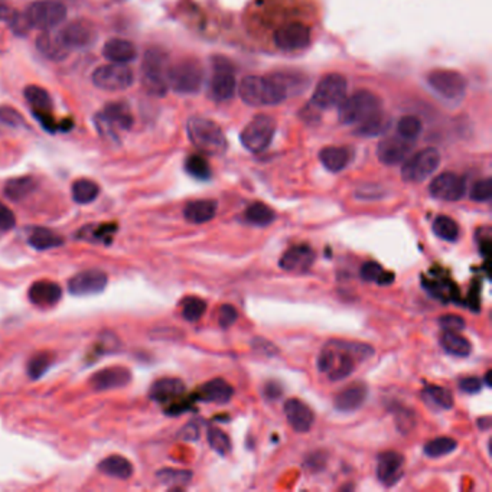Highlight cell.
Masks as SVG:
<instances>
[{
	"label": "cell",
	"mask_w": 492,
	"mask_h": 492,
	"mask_svg": "<svg viewBox=\"0 0 492 492\" xmlns=\"http://www.w3.org/2000/svg\"><path fill=\"white\" fill-rule=\"evenodd\" d=\"M374 355V348L361 342L330 341L318 357V370L332 381L351 375L357 366Z\"/></svg>",
	"instance_id": "1"
},
{
	"label": "cell",
	"mask_w": 492,
	"mask_h": 492,
	"mask_svg": "<svg viewBox=\"0 0 492 492\" xmlns=\"http://www.w3.org/2000/svg\"><path fill=\"white\" fill-rule=\"evenodd\" d=\"M169 70V55L163 49H147L142 62V84L147 94L163 97L168 93Z\"/></svg>",
	"instance_id": "2"
},
{
	"label": "cell",
	"mask_w": 492,
	"mask_h": 492,
	"mask_svg": "<svg viewBox=\"0 0 492 492\" xmlns=\"http://www.w3.org/2000/svg\"><path fill=\"white\" fill-rule=\"evenodd\" d=\"M238 94L244 103L249 106H276L287 97L285 88L270 77L249 75L241 79Z\"/></svg>",
	"instance_id": "3"
},
{
	"label": "cell",
	"mask_w": 492,
	"mask_h": 492,
	"mask_svg": "<svg viewBox=\"0 0 492 492\" xmlns=\"http://www.w3.org/2000/svg\"><path fill=\"white\" fill-rule=\"evenodd\" d=\"M187 132L191 143L205 155H223L227 149V139L223 130L212 120L192 117L188 122Z\"/></svg>",
	"instance_id": "4"
},
{
	"label": "cell",
	"mask_w": 492,
	"mask_h": 492,
	"mask_svg": "<svg viewBox=\"0 0 492 492\" xmlns=\"http://www.w3.org/2000/svg\"><path fill=\"white\" fill-rule=\"evenodd\" d=\"M379 111H381L380 98L371 91L359 90L341 102L339 122L343 124H361Z\"/></svg>",
	"instance_id": "5"
},
{
	"label": "cell",
	"mask_w": 492,
	"mask_h": 492,
	"mask_svg": "<svg viewBox=\"0 0 492 492\" xmlns=\"http://www.w3.org/2000/svg\"><path fill=\"white\" fill-rule=\"evenodd\" d=\"M204 71L196 59H182L169 70V87L179 94H195L201 90Z\"/></svg>",
	"instance_id": "6"
},
{
	"label": "cell",
	"mask_w": 492,
	"mask_h": 492,
	"mask_svg": "<svg viewBox=\"0 0 492 492\" xmlns=\"http://www.w3.org/2000/svg\"><path fill=\"white\" fill-rule=\"evenodd\" d=\"M25 18L30 28L51 30L67 18V8L58 0H38L28 8Z\"/></svg>",
	"instance_id": "7"
},
{
	"label": "cell",
	"mask_w": 492,
	"mask_h": 492,
	"mask_svg": "<svg viewBox=\"0 0 492 492\" xmlns=\"http://www.w3.org/2000/svg\"><path fill=\"white\" fill-rule=\"evenodd\" d=\"M276 130V123L270 116H256L241 132V143L249 152L260 153L266 151Z\"/></svg>",
	"instance_id": "8"
},
{
	"label": "cell",
	"mask_w": 492,
	"mask_h": 492,
	"mask_svg": "<svg viewBox=\"0 0 492 492\" xmlns=\"http://www.w3.org/2000/svg\"><path fill=\"white\" fill-rule=\"evenodd\" d=\"M440 155L435 147H426V149L415 153L408 158L401 168V178L406 182H423L439 168Z\"/></svg>",
	"instance_id": "9"
},
{
	"label": "cell",
	"mask_w": 492,
	"mask_h": 492,
	"mask_svg": "<svg viewBox=\"0 0 492 492\" xmlns=\"http://www.w3.org/2000/svg\"><path fill=\"white\" fill-rule=\"evenodd\" d=\"M93 83L97 88L104 91H123L133 86L135 74L124 64L113 62L94 71Z\"/></svg>",
	"instance_id": "10"
},
{
	"label": "cell",
	"mask_w": 492,
	"mask_h": 492,
	"mask_svg": "<svg viewBox=\"0 0 492 492\" xmlns=\"http://www.w3.org/2000/svg\"><path fill=\"white\" fill-rule=\"evenodd\" d=\"M347 94V81L341 74L325 75L315 88L312 102L319 108H332L339 106Z\"/></svg>",
	"instance_id": "11"
},
{
	"label": "cell",
	"mask_w": 492,
	"mask_h": 492,
	"mask_svg": "<svg viewBox=\"0 0 492 492\" xmlns=\"http://www.w3.org/2000/svg\"><path fill=\"white\" fill-rule=\"evenodd\" d=\"M237 90L234 68L225 58L214 59V77L209 84V94L217 102H227L233 98Z\"/></svg>",
	"instance_id": "12"
},
{
	"label": "cell",
	"mask_w": 492,
	"mask_h": 492,
	"mask_svg": "<svg viewBox=\"0 0 492 492\" xmlns=\"http://www.w3.org/2000/svg\"><path fill=\"white\" fill-rule=\"evenodd\" d=\"M429 86L442 97L448 100H457L461 98L468 87L466 78L457 71L452 70H436L428 77Z\"/></svg>",
	"instance_id": "13"
},
{
	"label": "cell",
	"mask_w": 492,
	"mask_h": 492,
	"mask_svg": "<svg viewBox=\"0 0 492 492\" xmlns=\"http://www.w3.org/2000/svg\"><path fill=\"white\" fill-rule=\"evenodd\" d=\"M95 124L100 132L108 138L114 136V130L122 129L129 130L133 126V116L130 113V108L124 103H110L103 111L98 114L95 119Z\"/></svg>",
	"instance_id": "14"
},
{
	"label": "cell",
	"mask_w": 492,
	"mask_h": 492,
	"mask_svg": "<svg viewBox=\"0 0 492 492\" xmlns=\"http://www.w3.org/2000/svg\"><path fill=\"white\" fill-rule=\"evenodd\" d=\"M429 191L436 200L455 202L464 198L466 192V182L462 176L453 172H445L432 180Z\"/></svg>",
	"instance_id": "15"
},
{
	"label": "cell",
	"mask_w": 492,
	"mask_h": 492,
	"mask_svg": "<svg viewBox=\"0 0 492 492\" xmlns=\"http://www.w3.org/2000/svg\"><path fill=\"white\" fill-rule=\"evenodd\" d=\"M310 42V30L306 25L293 22L278 28L274 34V44L286 53H294L305 49Z\"/></svg>",
	"instance_id": "16"
},
{
	"label": "cell",
	"mask_w": 492,
	"mask_h": 492,
	"mask_svg": "<svg viewBox=\"0 0 492 492\" xmlns=\"http://www.w3.org/2000/svg\"><path fill=\"white\" fill-rule=\"evenodd\" d=\"M377 478L386 486L396 485L404 473V457L399 452H383L377 457Z\"/></svg>",
	"instance_id": "17"
},
{
	"label": "cell",
	"mask_w": 492,
	"mask_h": 492,
	"mask_svg": "<svg viewBox=\"0 0 492 492\" xmlns=\"http://www.w3.org/2000/svg\"><path fill=\"white\" fill-rule=\"evenodd\" d=\"M108 282V277L102 270H86L75 274L68 282V290L75 296H90L102 293Z\"/></svg>",
	"instance_id": "18"
},
{
	"label": "cell",
	"mask_w": 492,
	"mask_h": 492,
	"mask_svg": "<svg viewBox=\"0 0 492 492\" xmlns=\"http://www.w3.org/2000/svg\"><path fill=\"white\" fill-rule=\"evenodd\" d=\"M412 147L413 140L404 139L400 135L391 136L380 142L379 147H377V156L384 165L395 167L407 159L408 153L412 152Z\"/></svg>",
	"instance_id": "19"
},
{
	"label": "cell",
	"mask_w": 492,
	"mask_h": 492,
	"mask_svg": "<svg viewBox=\"0 0 492 492\" xmlns=\"http://www.w3.org/2000/svg\"><path fill=\"white\" fill-rule=\"evenodd\" d=\"M65 48H87L95 41L94 25L87 21H74L58 34Z\"/></svg>",
	"instance_id": "20"
},
{
	"label": "cell",
	"mask_w": 492,
	"mask_h": 492,
	"mask_svg": "<svg viewBox=\"0 0 492 492\" xmlns=\"http://www.w3.org/2000/svg\"><path fill=\"white\" fill-rule=\"evenodd\" d=\"M315 252L306 244L294 245L278 260L281 269L290 273H306L315 263Z\"/></svg>",
	"instance_id": "21"
},
{
	"label": "cell",
	"mask_w": 492,
	"mask_h": 492,
	"mask_svg": "<svg viewBox=\"0 0 492 492\" xmlns=\"http://www.w3.org/2000/svg\"><path fill=\"white\" fill-rule=\"evenodd\" d=\"M283 410L285 416L294 432L306 433L315 423V415L312 408L298 399H289L285 403Z\"/></svg>",
	"instance_id": "22"
},
{
	"label": "cell",
	"mask_w": 492,
	"mask_h": 492,
	"mask_svg": "<svg viewBox=\"0 0 492 492\" xmlns=\"http://www.w3.org/2000/svg\"><path fill=\"white\" fill-rule=\"evenodd\" d=\"M130 371L124 367H111L98 371L91 375L90 384L95 391H104L113 388H122L132 380Z\"/></svg>",
	"instance_id": "23"
},
{
	"label": "cell",
	"mask_w": 492,
	"mask_h": 492,
	"mask_svg": "<svg viewBox=\"0 0 492 492\" xmlns=\"http://www.w3.org/2000/svg\"><path fill=\"white\" fill-rule=\"evenodd\" d=\"M368 388L364 383H352L338 392L335 397V408L339 412H355L364 404Z\"/></svg>",
	"instance_id": "24"
},
{
	"label": "cell",
	"mask_w": 492,
	"mask_h": 492,
	"mask_svg": "<svg viewBox=\"0 0 492 492\" xmlns=\"http://www.w3.org/2000/svg\"><path fill=\"white\" fill-rule=\"evenodd\" d=\"M234 396V388L231 384H228L223 379H214L204 386L200 387L198 392H196L195 397L207 401V403H217V404H225Z\"/></svg>",
	"instance_id": "25"
},
{
	"label": "cell",
	"mask_w": 492,
	"mask_h": 492,
	"mask_svg": "<svg viewBox=\"0 0 492 492\" xmlns=\"http://www.w3.org/2000/svg\"><path fill=\"white\" fill-rule=\"evenodd\" d=\"M29 301L39 308H51L61 301L62 290L55 282L39 281L29 289Z\"/></svg>",
	"instance_id": "26"
},
{
	"label": "cell",
	"mask_w": 492,
	"mask_h": 492,
	"mask_svg": "<svg viewBox=\"0 0 492 492\" xmlns=\"http://www.w3.org/2000/svg\"><path fill=\"white\" fill-rule=\"evenodd\" d=\"M185 384L179 379H162L152 384L149 396L158 403H173L184 396Z\"/></svg>",
	"instance_id": "27"
},
{
	"label": "cell",
	"mask_w": 492,
	"mask_h": 492,
	"mask_svg": "<svg viewBox=\"0 0 492 492\" xmlns=\"http://www.w3.org/2000/svg\"><path fill=\"white\" fill-rule=\"evenodd\" d=\"M103 55L106 59L116 64H127L136 59V46L126 39L113 38L103 46Z\"/></svg>",
	"instance_id": "28"
},
{
	"label": "cell",
	"mask_w": 492,
	"mask_h": 492,
	"mask_svg": "<svg viewBox=\"0 0 492 492\" xmlns=\"http://www.w3.org/2000/svg\"><path fill=\"white\" fill-rule=\"evenodd\" d=\"M217 208L218 205L214 200H196L187 204L184 217L192 224H204L216 217Z\"/></svg>",
	"instance_id": "29"
},
{
	"label": "cell",
	"mask_w": 492,
	"mask_h": 492,
	"mask_svg": "<svg viewBox=\"0 0 492 492\" xmlns=\"http://www.w3.org/2000/svg\"><path fill=\"white\" fill-rule=\"evenodd\" d=\"M319 159L322 162V165L328 171L339 172L348 165L351 155H350L348 149H346V147L330 146V147H323V149L321 151Z\"/></svg>",
	"instance_id": "30"
},
{
	"label": "cell",
	"mask_w": 492,
	"mask_h": 492,
	"mask_svg": "<svg viewBox=\"0 0 492 492\" xmlns=\"http://www.w3.org/2000/svg\"><path fill=\"white\" fill-rule=\"evenodd\" d=\"M98 469L108 475V477L119 480H129L133 475V465L130 464L126 457L119 455L106 457L104 461H102L100 465H98Z\"/></svg>",
	"instance_id": "31"
},
{
	"label": "cell",
	"mask_w": 492,
	"mask_h": 492,
	"mask_svg": "<svg viewBox=\"0 0 492 492\" xmlns=\"http://www.w3.org/2000/svg\"><path fill=\"white\" fill-rule=\"evenodd\" d=\"M423 400L433 410H449L453 407L452 391L440 386H428L423 392Z\"/></svg>",
	"instance_id": "32"
},
{
	"label": "cell",
	"mask_w": 492,
	"mask_h": 492,
	"mask_svg": "<svg viewBox=\"0 0 492 492\" xmlns=\"http://www.w3.org/2000/svg\"><path fill=\"white\" fill-rule=\"evenodd\" d=\"M37 188V180L32 176H21L8 180L5 195L10 201H22Z\"/></svg>",
	"instance_id": "33"
},
{
	"label": "cell",
	"mask_w": 492,
	"mask_h": 492,
	"mask_svg": "<svg viewBox=\"0 0 492 492\" xmlns=\"http://www.w3.org/2000/svg\"><path fill=\"white\" fill-rule=\"evenodd\" d=\"M37 45L39 48V51L45 57H48L49 59H54V61H61L68 54V49L65 48V45L61 42L59 37L49 34V32H46V30H45V34H42L38 38Z\"/></svg>",
	"instance_id": "34"
},
{
	"label": "cell",
	"mask_w": 492,
	"mask_h": 492,
	"mask_svg": "<svg viewBox=\"0 0 492 492\" xmlns=\"http://www.w3.org/2000/svg\"><path fill=\"white\" fill-rule=\"evenodd\" d=\"M440 346L448 354L455 357H468L472 352L471 342L457 332L445 331L440 338Z\"/></svg>",
	"instance_id": "35"
},
{
	"label": "cell",
	"mask_w": 492,
	"mask_h": 492,
	"mask_svg": "<svg viewBox=\"0 0 492 492\" xmlns=\"http://www.w3.org/2000/svg\"><path fill=\"white\" fill-rule=\"evenodd\" d=\"M28 241L32 247L39 252L58 247V245L64 243L61 236L55 234L54 231H51V229H46V228H35L34 231L30 233Z\"/></svg>",
	"instance_id": "36"
},
{
	"label": "cell",
	"mask_w": 492,
	"mask_h": 492,
	"mask_svg": "<svg viewBox=\"0 0 492 492\" xmlns=\"http://www.w3.org/2000/svg\"><path fill=\"white\" fill-rule=\"evenodd\" d=\"M98 193H100V187L94 180L90 179H78L73 184V198L78 204H90L93 202Z\"/></svg>",
	"instance_id": "37"
},
{
	"label": "cell",
	"mask_w": 492,
	"mask_h": 492,
	"mask_svg": "<svg viewBox=\"0 0 492 492\" xmlns=\"http://www.w3.org/2000/svg\"><path fill=\"white\" fill-rule=\"evenodd\" d=\"M245 218L254 225L267 227L276 220V212L263 202H254L245 211Z\"/></svg>",
	"instance_id": "38"
},
{
	"label": "cell",
	"mask_w": 492,
	"mask_h": 492,
	"mask_svg": "<svg viewBox=\"0 0 492 492\" xmlns=\"http://www.w3.org/2000/svg\"><path fill=\"white\" fill-rule=\"evenodd\" d=\"M388 126H390V119L386 116L383 111H379L368 120L358 124L357 133L363 135V136H379L386 132Z\"/></svg>",
	"instance_id": "39"
},
{
	"label": "cell",
	"mask_w": 492,
	"mask_h": 492,
	"mask_svg": "<svg viewBox=\"0 0 492 492\" xmlns=\"http://www.w3.org/2000/svg\"><path fill=\"white\" fill-rule=\"evenodd\" d=\"M23 95L26 100L35 107L37 111H51L53 98L46 90L38 86H28L23 90Z\"/></svg>",
	"instance_id": "40"
},
{
	"label": "cell",
	"mask_w": 492,
	"mask_h": 492,
	"mask_svg": "<svg viewBox=\"0 0 492 492\" xmlns=\"http://www.w3.org/2000/svg\"><path fill=\"white\" fill-rule=\"evenodd\" d=\"M433 233L442 240L456 241L459 237V225L448 216H439L433 221Z\"/></svg>",
	"instance_id": "41"
},
{
	"label": "cell",
	"mask_w": 492,
	"mask_h": 492,
	"mask_svg": "<svg viewBox=\"0 0 492 492\" xmlns=\"http://www.w3.org/2000/svg\"><path fill=\"white\" fill-rule=\"evenodd\" d=\"M457 448L456 440L452 437H436L424 445V455L429 457H440L452 453Z\"/></svg>",
	"instance_id": "42"
},
{
	"label": "cell",
	"mask_w": 492,
	"mask_h": 492,
	"mask_svg": "<svg viewBox=\"0 0 492 492\" xmlns=\"http://www.w3.org/2000/svg\"><path fill=\"white\" fill-rule=\"evenodd\" d=\"M185 171L195 179L208 180L211 178V167L200 155H191L185 162Z\"/></svg>",
	"instance_id": "43"
},
{
	"label": "cell",
	"mask_w": 492,
	"mask_h": 492,
	"mask_svg": "<svg viewBox=\"0 0 492 492\" xmlns=\"http://www.w3.org/2000/svg\"><path fill=\"white\" fill-rule=\"evenodd\" d=\"M208 442L211 448L214 449L217 453H220L221 456H227L229 452H231V440H229L228 435L225 432H223L218 428H209L208 429Z\"/></svg>",
	"instance_id": "44"
},
{
	"label": "cell",
	"mask_w": 492,
	"mask_h": 492,
	"mask_svg": "<svg viewBox=\"0 0 492 492\" xmlns=\"http://www.w3.org/2000/svg\"><path fill=\"white\" fill-rule=\"evenodd\" d=\"M422 129L423 124L420 119L415 116H406L397 124V135L408 140H415L422 133Z\"/></svg>",
	"instance_id": "45"
},
{
	"label": "cell",
	"mask_w": 492,
	"mask_h": 492,
	"mask_svg": "<svg viewBox=\"0 0 492 492\" xmlns=\"http://www.w3.org/2000/svg\"><path fill=\"white\" fill-rule=\"evenodd\" d=\"M207 310V303L200 298H188L182 305V316L189 322H196L202 318Z\"/></svg>",
	"instance_id": "46"
},
{
	"label": "cell",
	"mask_w": 492,
	"mask_h": 492,
	"mask_svg": "<svg viewBox=\"0 0 492 492\" xmlns=\"http://www.w3.org/2000/svg\"><path fill=\"white\" fill-rule=\"evenodd\" d=\"M272 77L285 88L286 94H289L290 91L292 93H299L306 87V78L303 75H299V74H293V75H289V74H273Z\"/></svg>",
	"instance_id": "47"
},
{
	"label": "cell",
	"mask_w": 492,
	"mask_h": 492,
	"mask_svg": "<svg viewBox=\"0 0 492 492\" xmlns=\"http://www.w3.org/2000/svg\"><path fill=\"white\" fill-rule=\"evenodd\" d=\"M158 478L163 484H168V485H187L192 478V473L189 471L162 469L158 473Z\"/></svg>",
	"instance_id": "48"
},
{
	"label": "cell",
	"mask_w": 492,
	"mask_h": 492,
	"mask_svg": "<svg viewBox=\"0 0 492 492\" xmlns=\"http://www.w3.org/2000/svg\"><path fill=\"white\" fill-rule=\"evenodd\" d=\"M49 366H51V357L48 354H39L35 355L29 361L28 364V374L30 379H41V377L48 371Z\"/></svg>",
	"instance_id": "49"
},
{
	"label": "cell",
	"mask_w": 492,
	"mask_h": 492,
	"mask_svg": "<svg viewBox=\"0 0 492 492\" xmlns=\"http://www.w3.org/2000/svg\"><path fill=\"white\" fill-rule=\"evenodd\" d=\"M492 198V179L478 180L471 191V200L477 202H488Z\"/></svg>",
	"instance_id": "50"
},
{
	"label": "cell",
	"mask_w": 492,
	"mask_h": 492,
	"mask_svg": "<svg viewBox=\"0 0 492 492\" xmlns=\"http://www.w3.org/2000/svg\"><path fill=\"white\" fill-rule=\"evenodd\" d=\"M386 270L381 267V265L377 263V261H367L363 266H361L359 276L366 282H375L379 283L380 278Z\"/></svg>",
	"instance_id": "51"
},
{
	"label": "cell",
	"mask_w": 492,
	"mask_h": 492,
	"mask_svg": "<svg viewBox=\"0 0 492 492\" xmlns=\"http://www.w3.org/2000/svg\"><path fill=\"white\" fill-rule=\"evenodd\" d=\"M116 229H117L116 224H103V225H98V227L93 228L91 234H81V236L84 237V240L91 238L93 241L106 243V241H108V238H111V236L114 234Z\"/></svg>",
	"instance_id": "52"
},
{
	"label": "cell",
	"mask_w": 492,
	"mask_h": 492,
	"mask_svg": "<svg viewBox=\"0 0 492 492\" xmlns=\"http://www.w3.org/2000/svg\"><path fill=\"white\" fill-rule=\"evenodd\" d=\"M0 122L6 126H10V127H19V126L25 124L22 114L18 110H15L8 106L0 107Z\"/></svg>",
	"instance_id": "53"
},
{
	"label": "cell",
	"mask_w": 492,
	"mask_h": 492,
	"mask_svg": "<svg viewBox=\"0 0 492 492\" xmlns=\"http://www.w3.org/2000/svg\"><path fill=\"white\" fill-rule=\"evenodd\" d=\"M439 323L442 326V330L444 331H451V332H459V331H462L464 328H465V321L464 318L461 316H457V315H445V316H440L439 319Z\"/></svg>",
	"instance_id": "54"
},
{
	"label": "cell",
	"mask_w": 492,
	"mask_h": 492,
	"mask_svg": "<svg viewBox=\"0 0 492 492\" xmlns=\"http://www.w3.org/2000/svg\"><path fill=\"white\" fill-rule=\"evenodd\" d=\"M238 318V314L234 306L231 305H223L220 309V315H218V322L223 328H229L231 325L236 323Z\"/></svg>",
	"instance_id": "55"
},
{
	"label": "cell",
	"mask_w": 492,
	"mask_h": 492,
	"mask_svg": "<svg viewBox=\"0 0 492 492\" xmlns=\"http://www.w3.org/2000/svg\"><path fill=\"white\" fill-rule=\"evenodd\" d=\"M459 388L466 392V395H477L482 388V380L478 379V377H465V379L459 381Z\"/></svg>",
	"instance_id": "56"
},
{
	"label": "cell",
	"mask_w": 492,
	"mask_h": 492,
	"mask_svg": "<svg viewBox=\"0 0 492 492\" xmlns=\"http://www.w3.org/2000/svg\"><path fill=\"white\" fill-rule=\"evenodd\" d=\"M16 225V217L10 208L0 202V229L2 231H9Z\"/></svg>",
	"instance_id": "57"
},
{
	"label": "cell",
	"mask_w": 492,
	"mask_h": 492,
	"mask_svg": "<svg viewBox=\"0 0 492 492\" xmlns=\"http://www.w3.org/2000/svg\"><path fill=\"white\" fill-rule=\"evenodd\" d=\"M35 114V117L41 122V124L49 130V132H55V130H58V123L54 120V117L51 116V114H48V111H34Z\"/></svg>",
	"instance_id": "58"
},
{
	"label": "cell",
	"mask_w": 492,
	"mask_h": 492,
	"mask_svg": "<svg viewBox=\"0 0 492 492\" xmlns=\"http://www.w3.org/2000/svg\"><path fill=\"white\" fill-rule=\"evenodd\" d=\"M15 15H16V12L5 2V0H0V21L10 22Z\"/></svg>",
	"instance_id": "59"
},
{
	"label": "cell",
	"mask_w": 492,
	"mask_h": 492,
	"mask_svg": "<svg viewBox=\"0 0 492 492\" xmlns=\"http://www.w3.org/2000/svg\"><path fill=\"white\" fill-rule=\"evenodd\" d=\"M265 392H266V396L269 399H277V397H281L282 396V387L276 384V383H270L265 387Z\"/></svg>",
	"instance_id": "60"
}]
</instances>
